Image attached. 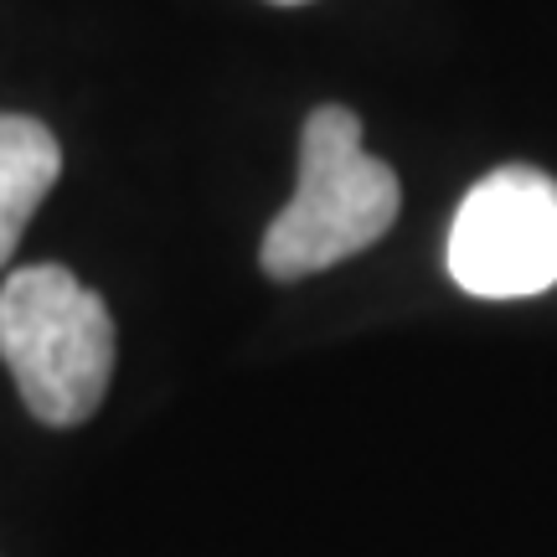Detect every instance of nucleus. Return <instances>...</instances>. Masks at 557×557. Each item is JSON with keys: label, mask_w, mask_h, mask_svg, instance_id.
Wrapping results in <instances>:
<instances>
[{"label": "nucleus", "mask_w": 557, "mask_h": 557, "mask_svg": "<svg viewBox=\"0 0 557 557\" xmlns=\"http://www.w3.org/2000/svg\"><path fill=\"white\" fill-rule=\"evenodd\" d=\"M403 186L393 165L367 156L361 120L341 103H320L299 129V181L289 207L269 222L259 263L269 278H310L336 269L398 222Z\"/></svg>", "instance_id": "f257e3e1"}, {"label": "nucleus", "mask_w": 557, "mask_h": 557, "mask_svg": "<svg viewBox=\"0 0 557 557\" xmlns=\"http://www.w3.org/2000/svg\"><path fill=\"white\" fill-rule=\"evenodd\" d=\"M0 361L11 367L26 413L78 429L99 413L114 372V320L78 274L32 263L0 284Z\"/></svg>", "instance_id": "f03ea898"}, {"label": "nucleus", "mask_w": 557, "mask_h": 557, "mask_svg": "<svg viewBox=\"0 0 557 557\" xmlns=\"http://www.w3.org/2000/svg\"><path fill=\"white\" fill-rule=\"evenodd\" d=\"M449 278L475 299H532L557 284V181L537 165L480 176L444 248Z\"/></svg>", "instance_id": "7ed1b4c3"}, {"label": "nucleus", "mask_w": 557, "mask_h": 557, "mask_svg": "<svg viewBox=\"0 0 557 557\" xmlns=\"http://www.w3.org/2000/svg\"><path fill=\"white\" fill-rule=\"evenodd\" d=\"M58 171L62 150L47 124L32 114H0V263L16 253L26 222L58 186Z\"/></svg>", "instance_id": "20e7f679"}, {"label": "nucleus", "mask_w": 557, "mask_h": 557, "mask_svg": "<svg viewBox=\"0 0 557 557\" xmlns=\"http://www.w3.org/2000/svg\"><path fill=\"white\" fill-rule=\"evenodd\" d=\"M269 5H305V0H269Z\"/></svg>", "instance_id": "39448f33"}]
</instances>
